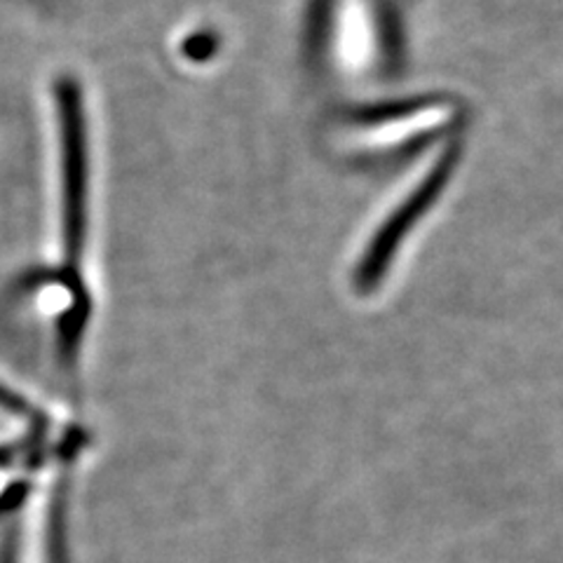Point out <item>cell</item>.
Masks as SVG:
<instances>
[{
    "mask_svg": "<svg viewBox=\"0 0 563 563\" xmlns=\"http://www.w3.org/2000/svg\"><path fill=\"white\" fill-rule=\"evenodd\" d=\"M57 155V246L49 273L80 291L87 287L95 223L92 134L85 87L76 74H59L49 85Z\"/></svg>",
    "mask_w": 563,
    "mask_h": 563,
    "instance_id": "1",
    "label": "cell"
},
{
    "mask_svg": "<svg viewBox=\"0 0 563 563\" xmlns=\"http://www.w3.org/2000/svg\"><path fill=\"white\" fill-rule=\"evenodd\" d=\"M76 432L66 428L43 439L8 509L3 563H68V484L80 451Z\"/></svg>",
    "mask_w": 563,
    "mask_h": 563,
    "instance_id": "2",
    "label": "cell"
}]
</instances>
